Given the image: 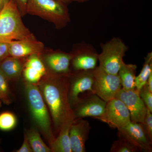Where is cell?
Wrapping results in <instances>:
<instances>
[{
  "label": "cell",
  "instance_id": "6",
  "mask_svg": "<svg viewBox=\"0 0 152 152\" xmlns=\"http://www.w3.org/2000/svg\"><path fill=\"white\" fill-rule=\"evenodd\" d=\"M93 90L94 94L107 102L115 98L122 88L118 74L109 73L99 66L93 70Z\"/></svg>",
  "mask_w": 152,
  "mask_h": 152
},
{
  "label": "cell",
  "instance_id": "15",
  "mask_svg": "<svg viewBox=\"0 0 152 152\" xmlns=\"http://www.w3.org/2000/svg\"><path fill=\"white\" fill-rule=\"evenodd\" d=\"M72 58V53L58 52L49 55L46 61L49 67L55 73L68 75L71 72L70 67Z\"/></svg>",
  "mask_w": 152,
  "mask_h": 152
},
{
  "label": "cell",
  "instance_id": "5",
  "mask_svg": "<svg viewBox=\"0 0 152 152\" xmlns=\"http://www.w3.org/2000/svg\"><path fill=\"white\" fill-rule=\"evenodd\" d=\"M99 54V66L109 73L117 75L124 61L123 58L129 48L119 38L113 37L101 45Z\"/></svg>",
  "mask_w": 152,
  "mask_h": 152
},
{
  "label": "cell",
  "instance_id": "17",
  "mask_svg": "<svg viewBox=\"0 0 152 152\" xmlns=\"http://www.w3.org/2000/svg\"><path fill=\"white\" fill-rule=\"evenodd\" d=\"M0 62V71L8 79H15L20 75L23 66L19 58L8 56Z\"/></svg>",
  "mask_w": 152,
  "mask_h": 152
},
{
  "label": "cell",
  "instance_id": "20",
  "mask_svg": "<svg viewBox=\"0 0 152 152\" xmlns=\"http://www.w3.org/2000/svg\"><path fill=\"white\" fill-rule=\"evenodd\" d=\"M33 152H50V148L45 143L39 134L35 129L30 130L26 133Z\"/></svg>",
  "mask_w": 152,
  "mask_h": 152
},
{
  "label": "cell",
  "instance_id": "34",
  "mask_svg": "<svg viewBox=\"0 0 152 152\" xmlns=\"http://www.w3.org/2000/svg\"><path fill=\"white\" fill-rule=\"evenodd\" d=\"M70 1L71 2L75 1L81 3L88 1H91V0H70Z\"/></svg>",
  "mask_w": 152,
  "mask_h": 152
},
{
  "label": "cell",
  "instance_id": "33",
  "mask_svg": "<svg viewBox=\"0 0 152 152\" xmlns=\"http://www.w3.org/2000/svg\"><path fill=\"white\" fill-rule=\"evenodd\" d=\"M58 1H60L64 3L66 5L69 4L71 2L70 0H58Z\"/></svg>",
  "mask_w": 152,
  "mask_h": 152
},
{
  "label": "cell",
  "instance_id": "10",
  "mask_svg": "<svg viewBox=\"0 0 152 152\" xmlns=\"http://www.w3.org/2000/svg\"><path fill=\"white\" fill-rule=\"evenodd\" d=\"M72 54L70 64L75 72L92 70L97 66L99 54L89 44L82 42Z\"/></svg>",
  "mask_w": 152,
  "mask_h": 152
},
{
  "label": "cell",
  "instance_id": "9",
  "mask_svg": "<svg viewBox=\"0 0 152 152\" xmlns=\"http://www.w3.org/2000/svg\"><path fill=\"white\" fill-rule=\"evenodd\" d=\"M118 130V138L126 139L137 147L140 152L152 151V141L147 135L142 123L131 121L127 124Z\"/></svg>",
  "mask_w": 152,
  "mask_h": 152
},
{
  "label": "cell",
  "instance_id": "1",
  "mask_svg": "<svg viewBox=\"0 0 152 152\" xmlns=\"http://www.w3.org/2000/svg\"><path fill=\"white\" fill-rule=\"evenodd\" d=\"M68 75L54 73L39 84V88L48 106L55 129L58 132L64 125L75 119L68 98Z\"/></svg>",
  "mask_w": 152,
  "mask_h": 152
},
{
  "label": "cell",
  "instance_id": "7",
  "mask_svg": "<svg viewBox=\"0 0 152 152\" xmlns=\"http://www.w3.org/2000/svg\"><path fill=\"white\" fill-rule=\"evenodd\" d=\"M68 98L72 109L80 101V95L88 91L94 94L93 90L94 76L92 70L79 71L68 75Z\"/></svg>",
  "mask_w": 152,
  "mask_h": 152
},
{
  "label": "cell",
  "instance_id": "24",
  "mask_svg": "<svg viewBox=\"0 0 152 152\" xmlns=\"http://www.w3.org/2000/svg\"><path fill=\"white\" fill-rule=\"evenodd\" d=\"M23 75L27 82L34 84L39 82L43 76L35 69L26 66L23 69Z\"/></svg>",
  "mask_w": 152,
  "mask_h": 152
},
{
  "label": "cell",
  "instance_id": "35",
  "mask_svg": "<svg viewBox=\"0 0 152 152\" xmlns=\"http://www.w3.org/2000/svg\"><path fill=\"white\" fill-rule=\"evenodd\" d=\"M0 101H1V100H0Z\"/></svg>",
  "mask_w": 152,
  "mask_h": 152
},
{
  "label": "cell",
  "instance_id": "21",
  "mask_svg": "<svg viewBox=\"0 0 152 152\" xmlns=\"http://www.w3.org/2000/svg\"><path fill=\"white\" fill-rule=\"evenodd\" d=\"M110 152H138L140 150L126 139L119 137L112 144Z\"/></svg>",
  "mask_w": 152,
  "mask_h": 152
},
{
  "label": "cell",
  "instance_id": "13",
  "mask_svg": "<svg viewBox=\"0 0 152 152\" xmlns=\"http://www.w3.org/2000/svg\"><path fill=\"white\" fill-rule=\"evenodd\" d=\"M91 126L88 121L75 119L69 129V138L72 152H86V142L88 138Z\"/></svg>",
  "mask_w": 152,
  "mask_h": 152
},
{
  "label": "cell",
  "instance_id": "32",
  "mask_svg": "<svg viewBox=\"0 0 152 152\" xmlns=\"http://www.w3.org/2000/svg\"><path fill=\"white\" fill-rule=\"evenodd\" d=\"M10 0H0V12L1 11L6 4L10 1Z\"/></svg>",
  "mask_w": 152,
  "mask_h": 152
},
{
  "label": "cell",
  "instance_id": "22",
  "mask_svg": "<svg viewBox=\"0 0 152 152\" xmlns=\"http://www.w3.org/2000/svg\"><path fill=\"white\" fill-rule=\"evenodd\" d=\"M16 123V118L12 113L5 112L0 114V129L1 130H10L15 127Z\"/></svg>",
  "mask_w": 152,
  "mask_h": 152
},
{
  "label": "cell",
  "instance_id": "14",
  "mask_svg": "<svg viewBox=\"0 0 152 152\" xmlns=\"http://www.w3.org/2000/svg\"><path fill=\"white\" fill-rule=\"evenodd\" d=\"M44 48V45L37 39H26L10 42V56L20 58L39 55Z\"/></svg>",
  "mask_w": 152,
  "mask_h": 152
},
{
  "label": "cell",
  "instance_id": "2",
  "mask_svg": "<svg viewBox=\"0 0 152 152\" xmlns=\"http://www.w3.org/2000/svg\"><path fill=\"white\" fill-rule=\"evenodd\" d=\"M14 0H10L0 12V42L36 39L25 25Z\"/></svg>",
  "mask_w": 152,
  "mask_h": 152
},
{
  "label": "cell",
  "instance_id": "11",
  "mask_svg": "<svg viewBox=\"0 0 152 152\" xmlns=\"http://www.w3.org/2000/svg\"><path fill=\"white\" fill-rule=\"evenodd\" d=\"M139 92L136 89L126 91L122 88L115 98L121 101L126 106L132 121L143 124L147 108L140 97Z\"/></svg>",
  "mask_w": 152,
  "mask_h": 152
},
{
  "label": "cell",
  "instance_id": "29",
  "mask_svg": "<svg viewBox=\"0 0 152 152\" xmlns=\"http://www.w3.org/2000/svg\"><path fill=\"white\" fill-rule=\"evenodd\" d=\"M22 17L27 14V7L28 0H14Z\"/></svg>",
  "mask_w": 152,
  "mask_h": 152
},
{
  "label": "cell",
  "instance_id": "18",
  "mask_svg": "<svg viewBox=\"0 0 152 152\" xmlns=\"http://www.w3.org/2000/svg\"><path fill=\"white\" fill-rule=\"evenodd\" d=\"M72 122L66 124L61 128L59 132L58 136L50 144L52 152H72L69 133Z\"/></svg>",
  "mask_w": 152,
  "mask_h": 152
},
{
  "label": "cell",
  "instance_id": "30",
  "mask_svg": "<svg viewBox=\"0 0 152 152\" xmlns=\"http://www.w3.org/2000/svg\"><path fill=\"white\" fill-rule=\"evenodd\" d=\"M17 152H33V151L31 147L29 142L28 140L27 136L26 133L24 134V139L21 148L19 150H17Z\"/></svg>",
  "mask_w": 152,
  "mask_h": 152
},
{
  "label": "cell",
  "instance_id": "25",
  "mask_svg": "<svg viewBox=\"0 0 152 152\" xmlns=\"http://www.w3.org/2000/svg\"><path fill=\"white\" fill-rule=\"evenodd\" d=\"M25 66L35 69L43 76L45 75L46 72V70L43 63L38 57V55H33L30 56L26 62Z\"/></svg>",
  "mask_w": 152,
  "mask_h": 152
},
{
  "label": "cell",
  "instance_id": "26",
  "mask_svg": "<svg viewBox=\"0 0 152 152\" xmlns=\"http://www.w3.org/2000/svg\"><path fill=\"white\" fill-rule=\"evenodd\" d=\"M139 94L147 108L152 113V93L150 91L147 83L140 90Z\"/></svg>",
  "mask_w": 152,
  "mask_h": 152
},
{
  "label": "cell",
  "instance_id": "27",
  "mask_svg": "<svg viewBox=\"0 0 152 152\" xmlns=\"http://www.w3.org/2000/svg\"><path fill=\"white\" fill-rule=\"evenodd\" d=\"M152 113L147 109L144 122V127L149 138L152 141Z\"/></svg>",
  "mask_w": 152,
  "mask_h": 152
},
{
  "label": "cell",
  "instance_id": "28",
  "mask_svg": "<svg viewBox=\"0 0 152 152\" xmlns=\"http://www.w3.org/2000/svg\"><path fill=\"white\" fill-rule=\"evenodd\" d=\"M10 56V42H0V61Z\"/></svg>",
  "mask_w": 152,
  "mask_h": 152
},
{
  "label": "cell",
  "instance_id": "19",
  "mask_svg": "<svg viewBox=\"0 0 152 152\" xmlns=\"http://www.w3.org/2000/svg\"><path fill=\"white\" fill-rule=\"evenodd\" d=\"M152 73V52H149L145 57L143 66L140 73L135 78L136 89L140 91L147 83L150 75Z\"/></svg>",
  "mask_w": 152,
  "mask_h": 152
},
{
  "label": "cell",
  "instance_id": "16",
  "mask_svg": "<svg viewBox=\"0 0 152 152\" xmlns=\"http://www.w3.org/2000/svg\"><path fill=\"white\" fill-rule=\"evenodd\" d=\"M137 69V66L135 64L123 62L118 72L123 89L128 91L136 89Z\"/></svg>",
  "mask_w": 152,
  "mask_h": 152
},
{
  "label": "cell",
  "instance_id": "4",
  "mask_svg": "<svg viewBox=\"0 0 152 152\" xmlns=\"http://www.w3.org/2000/svg\"><path fill=\"white\" fill-rule=\"evenodd\" d=\"M25 86L33 118L50 145L55 138L52 131L50 115L42 93L34 84L26 82Z\"/></svg>",
  "mask_w": 152,
  "mask_h": 152
},
{
  "label": "cell",
  "instance_id": "31",
  "mask_svg": "<svg viewBox=\"0 0 152 152\" xmlns=\"http://www.w3.org/2000/svg\"><path fill=\"white\" fill-rule=\"evenodd\" d=\"M147 84L150 91L152 93V73L150 75L149 77L148 78Z\"/></svg>",
  "mask_w": 152,
  "mask_h": 152
},
{
  "label": "cell",
  "instance_id": "23",
  "mask_svg": "<svg viewBox=\"0 0 152 152\" xmlns=\"http://www.w3.org/2000/svg\"><path fill=\"white\" fill-rule=\"evenodd\" d=\"M0 100L6 104L10 103L8 79L0 71Z\"/></svg>",
  "mask_w": 152,
  "mask_h": 152
},
{
  "label": "cell",
  "instance_id": "3",
  "mask_svg": "<svg viewBox=\"0 0 152 152\" xmlns=\"http://www.w3.org/2000/svg\"><path fill=\"white\" fill-rule=\"evenodd\" d=\"M27 14L53 23L58 29L64 28L70 21L67 5L58 0H28Z\"/></svg>",
  "mask_w": 152,
  "mask_h": 152
},
{
  "label": "cell",
  "instance_id": "8",
  "mask_svg": "<svg viewBox=\"0 0 152 152\" xmlns=\"http://www.w3.org/2000/svg\"><path fill=\"white\" fill-rule=\"evenodd\" d=\"M96 119L106 123L110 127L117 129L131 121L130 114L126 106L117 98L107 102L103 115Z\"/></svg>",
  "mask_w": 152,
  "mask_h": 152
},
{
  "label": "cell",
  "instance_id": "12",
  "mask_svg": "<svg viewBox=\"0 0 152 152\" xmlns=\"http://www.w3.org/2000/svg\"><path fill=\"white\" fill-rule=\"evenodd\" d=\"M107 102L95 94L87 95L73 108L75 119L92 117L96 118L103 115Z\"/></svg>",
  "mask_w": 152,
  "mask_h": 152
}]
</instances>
